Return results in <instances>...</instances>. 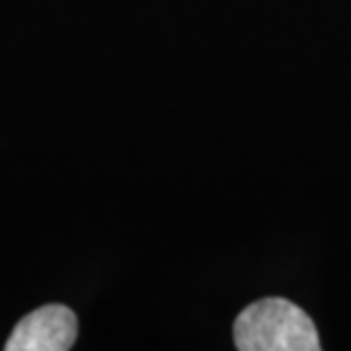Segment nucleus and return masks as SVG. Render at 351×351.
<instances>
[{
  "label": "nucleus",
  "instance_id": "1",
  "mask_svg": "<svg viewBox=\"0 0 351 351\" xmlns=\"http://www.w3.org/2000/svg\"><path fill=\"white\" fill-rule=\"evenodd\" d=\"M240 351H317L319 335L306 311L280 297L247 306L233 326Z\"/></svg>",
  "mask_w": 351,
  "mask_h": 351
},
{
  "label": "nucleus",
  "instance_id": "2",
  "mask_svg": "<svg viewBox=\"0 0 351 351\" xmlns=\"http://www.w3.org/2000/svg\"><path fill=\"white\" fill-rule=\"evenodd\" d=\"M78 338V317L69 306H41L14 326L7 351H66Z\"/></svg>",
  "mask_w": 351,
  "mask_h": 351
}]
</instances>
